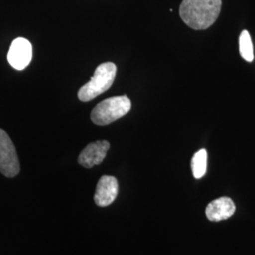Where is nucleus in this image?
I'll return each mask as SVG.
<instances>
[{
  "instance_id": "7",
  "label": "nucleus",
  "mask_w": 255,
  "mask_h": 255,
  "mask_svg": "<svg viewBox=\"0 0 255 255\" xmlns=\"http://www.w3.org/2000/svg\"><path fill=\"white\" fill-rule=\"evenodd\" d=\"M110 148L107 141H97L86 146L79 156V163L85 168H92L101 164L105 159Z\"/></svg>"
},
{
  "instance_id": "8",
  "label": "nucleus",
  "mask_w": 255,
  "mask_h": 255,
  "mask_svg": "<svg viewBox=\"0 0 255 255\" xmlns=\"http://www.w3.org/2000/svg\"><path fill=\"white\" fill-rule=\"evenodd\" d=\"M236 212V205L230 198H220L210 202L206 208V217L211 221H221L231 218Z\"/></svg>"
},
{
  "instance_id": "6",
  "label": "nucleus",
  "mask_w": 255,
  "mask_h": 255,
  "mask_svg": "<svg viewBox=\"0 0 255 255\" xmlns=\"http://www.w3.org/2000/svg\"><path fill=\"white\" fill-rule=\"evenodd\" d=\"M119 195V182L113 176H102L98 182L94 200L98 206L111 205Z\"/></svg>"
},
{
  "instance_id": "10",
  "label": "nucleus",
  "mask_w": 255,
  "mask_h": 255,
  "mask_svg": "<svg viewBox=\"0 0 255 255\" xmlns=\"http://www.w3.org/2000/svg\"><path fill=\"white\" fill-rule=\"evenodd\" d=\"M239 52L247 62L254 61V46L248 30H243L239 36Z\"/></svg>"
},
{
  "instance_id": "3",
  "label": "nucleus",
  "mask_w": 255,
  "mask_h": 255,
  "mask_svg": "<svg viewBox=\"0 0 255 255\" xmlns=\"http://www.w3.org/2000/svg\"><path fill=\"white\" fill-rule=\"evenodd\" d=\"M131 102L127 96H119L100 102L91 113L92 121L96 125L104 126L118 120L128 114Z\"/></svg>"
},
{
  "instance_id": "1",
  "label": "nucleus",
  "mask_w": 255,
  "mask_h": 255,
  "mask_svg": "<svg viewBox=\"0 0 255 255\" xmlns=\"http://www.w3.org/2000/svg\"><path fill=\"white\" fill-rule=\"evenodd\" d=\"M221 5V0H182L180 16L193 29H206L217 21Z\"/></svg>"
},
{
  "instance_id": "4",
  "label": "nucleus",
  "mask_w": 255,
  "mask_h": 255,
  "mask_svg": "<svg viewBox=\"0 0 255 255\" xmlns=\"http://www.w3.org/2000/svg\"><path fill=\"white\" fill-rule=\"evenodd\" d=\"M20 171L15 146L6 131L0 128V172L8 178L15 177Z\"/></svg>"
},
{
  "instance_id": "2",
  "label": "nucleus",
  "mask_w": 255,
  "mask_h": 255,
  "mask_svg": "<svg viewBox=\"0 0 255 255\" xmlns=\"http://www.w3.org/2000/svg\"><path fill=\"white\" fill-rule=\"evenodd\" d=\"M117 75V65L113 63H104L97 67L91 80L79 90L80 101H90L107 91L114 83Z\"/></svg>"
},
{
  "instance_id": "5",
  "label": "nucleus",
  "mask_w": 255,
  "mask_h": 255,
  "mask_svg": "<svg viewBox=\"0 0 255 255\" xmlns=\"http://www.w3.org/2000/svg\"><path fill=\"white\" fill-rule=\"evenodd\" d=\"M32 59V46L25 38L15 39L9 47L8 61L16 70H23Z\"/></svg>"
},
{
  "instance_id": "9",
  "label": "nucleus",
  "mask_w": 255,
  "mask_h": 255,
  "mask_svg": "<svg viewBox=\"0 0 255 255\" xmlns=\"http://www.w3.org/2000/svg\"><path fill=\"white\" fill-rule=\"evenodd\" d=\"M191 168L193 176L196 179H201L207 169V151L205 149H201L196 152L191 161Z\"/></svg>"
}]
</instances>
